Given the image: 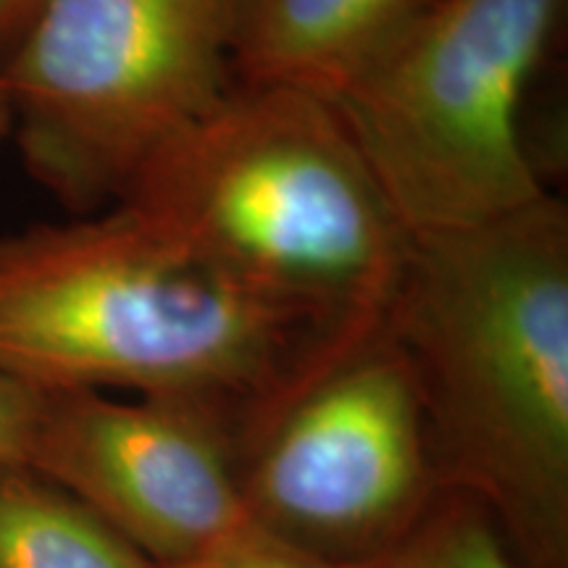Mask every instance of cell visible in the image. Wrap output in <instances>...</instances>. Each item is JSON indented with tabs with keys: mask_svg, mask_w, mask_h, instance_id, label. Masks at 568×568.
<instances>
[{
	"mask_svg": "<svg viewBox=\"0 0 568 568\" xmlns=\"http://www.w3.org/2000/svg\"><path fill=\"white\" fill-rule=\"evenodd\" d=\"M27 468L74 495L159 568L209 548L247 516L237 435L190 403L48 395Z\"/></svg>",
	"mask_w": 568,
	"mask_h": 568,
	"instance_id": "obj_7",
	"label": "cell"
},
{
	"mask_svg": "<svg viewBox=\"0 0 568 568\" xmlns=\"http://www.w3.org/2000/svg\"><path fill=\"white\" fill-rule=\"evenodd\" d=\"M247 0H42L0 69L27 172L74 213L130 193L234 84Z\"/></svg>",
	"mask_w": 568,
	"mask_h": 568,
	"instance_id": "obj_5",
	"label": "cell"
},
{
	"mask_svg": "<svg viewBox=\"0 0 568 568\" xmlns=\"http://www.w3.org/2000/svg\"><path fill=\"white\" fill-rule=\"evenodd\" d=\"M119 203L351 345L385 332L410 240L322 98L240 82Z\"/></svg>",
	"mask_w": 568,
	"mask_h": 568,
	"instance_id": "obj_3",
	"label": "cell"
},
{
	"mask_svg": "<svg viewBox=\"0 0 568 568\" xmlns=\"http://www.w3.org/2000/svg\"><path fill=\"white\" fill-rule=\"evenodd\" d=\"M48 393L0 372V474L27 468Z\"/></svg>",
	"mask_w": 568,
	"mask_h": 568,
	"instance_id": "obj_12",
	"label": "cell"
},
{
	"mask_svg": "<svg viewBox=\"0 0 568 568\" xmlns=\"http://www.w3.org/2000/svg\"><path fill=\"white\" fill-rule=\"evenodd\" d=\"M0 568H159L32 468L0 474Z\"/></svg>",
	"mask_w": 568,
	"mask_h": 568,
	"instance_id": "obj_9",
	"label": "cell"
},
{
	"mask_svg": "<svg viewBox=\"0 0 568 568\" xmlns=\"http://www.w3.org/2000/svg\"><path fill=\"white\" fill-rule=\"evenodd\" d=\"M343 568H521L489 510L474 497L439 489L387 548Z\"/></svg>",
	"mask_w": 568,
	"mask_h": 568,
	"instance_id": "obj_10",
	"label": "cell"
},
{
	"mask_svg": "<svg viewBox=\"0 0 568 568\" xmlns=\"http://www.w3.org/2000/svg\"><path fill=\"white\" fill-rule=\"evenodd\" d=\"M161 568H343L316 552L301 548L293 539L261 527L251 516L180 564Z\"/></svg>",
	"mask_w": 568,
	"mask_h": 568,
	"instance_id": "obj_11",
	"label": "cell"
},
{
	"mask_svg": "<svg viewBox=\"0 0 568 568\" xmlns=\"http://www.w3.org/2000/svg\"><path fill=\"white\" fill-rule=\"evenodd\" d=\"M385 335L414 372L439 489L481 503L521 568H568L564 201L410 240Z\"/></svg>",
	"mask_w": 568,
	"mask_h": 568,
	"instance_id": "obj_2",
	"label": "cell"
},
{
	"mask_svg": "<svg viewBox=\"0 0 568 568\" xmlns=\"http://www.w3.org/2000/svg\"><path fill=\"white\" fill-rule=\"evenodd\" d=\"M432 0H247L234 71L335 105Z\"/></svg>",
	"mask_w": 568,
	"mask_h": 568,
	"instance_id": "obj_8",
	"label": "cell"
},
{
	"mask_svg": "<svg viewBox=\"0 0 568 568\" xmlns=\"http://www.w3.org/2000/svg\"><path fill=\"white\" fill-rule=\"evenodd\" d=\"M245 514L337 566L406 531L439 493L406 355L385 332L284 403L240 458Z\"/></svg>",
	"mask_w": 568,
	"mask_h": 568,
	"instance_id": "obj_6",
	"label": "cell"
},
{
	"mask_svg": "<svg viewBox=\"0 0 568 568\" xmlns=\"http://www.w3.org/2000/svg\"><path fill=\"white\" fill-rule=\"evenodd\" d=\"M40 6L42 0H0V69L17 51Z\"/></svg>",
	"mask_w": 568,
	"mask_h": 568,
	"instance_id": "obj_13",
	"label": "cell"
},
{
	"mask_svg": "<svg viewBox=\"0 0 568 568\" xmlns=\"http://www.w3.org/2000/svg\"><path fill=\"white\" fill-rule=\"evenodd\" d=\"M358 347L132 203L0 240V372L48 395L130 389L205 408L240 458Z\"/></svg>",
	"mask_w": 568,
	"mask_h": 568,
	"instance_id": "obj_1",
	"label": "cell"
},
{
	"mask_svg": "<svg viewBox=\"0 0 568 568\" xmlns=\"http://www.w3.org/2000/svg\"><path fill=\"white\" fill-rule=\"evenodd\" d=\"M566 0H432L335 103L408 240L477 230L548 190L521 105Z\"/></svg>",
	"mask_w": 568,
	"mask_h": 568,
	"instance_id": "obj_4",
	"label": "cell"
},
{
	"mask_svg": "<svg viewBox=\"0 0 568 568\" xmlns=\"http://www.w3.org/2000/svg\"><path fill=\"white\" fill-rule=\"evenodd\" d=\"M13 130V116H11V103H9V95H6V88H3V80H0V142L9 138Z\"/></svg>",
	"mask_w": 568,
	"mask_h": 568,
	"instance_id": "obj_14",
	"label": "cell"
}]
</instances>
